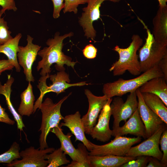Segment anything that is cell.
Listing matches in <instances>:
<instances>
[{
	"mask_svg": "<svg viewBox=\"0 0 167 167\" xmlns=\"http://www.w3.org/2000/svg\"><path fill=\"white\" fill-rule=\"evenodd\" d=\"M73 35V33L70 32L60 36V33L57 32L54 38L47 40L46 44L48 47L40 49L38 53V55L42 59L38 62L36 69L37 71L41 70L40 74L41 76L49 74L51 71V66L54 63H55V68L58 71H65L64 65L74 69L77 62L72 61V58L65 55L62 51L63 40Z\"/></svg>",
	"mask_w": 167,
	"mask_h": 167,
	"instance_id": "1",
	"label": "cell"
},
{
	"mask_svg": "<svg viewBox=\"0 0 167 167\" xmlns=\"http://www.w3.org/2000/svg\"><path fill=\"white\" fill-rule=\"evenodd\" d=\"M132 41L126 48H121L116 45L113 50L119 55L118 60L113 63L109 69L114 76L122 75L126 71L134 75H138L141 73L139 60L138 50L143 43V40L137 34L133 35Z\"/></svg>",
	"mask_w": 167,
	"mask_h": 167,
	"instance_id": "2",
	"label": "cell"
},
{
	"mask_svg": "<svg viewBox=\"0 0 167 167\" xmlns=\"http://www.w3.org/2000/svg\"><path fill=\"white\" fill-rule=\"evenodd\" d=\"M159 77H164V75L159 66L156 65L135 78L128 80L119 78L113 82L105 83L103 86L102 92L108 99L115 96L121 97L127 93L135 91L148 80Z\"/></svg>",
	"mask_w": 167,
	"mask_h": 167,
	"instance_id": "3",
	"label": "cell"
},
{
	"mask_svg": "<svg viewBox=\"0 0 167 167\" xmlns=\"http://www.w3.org/2000/svg\"><path fill=\"white\" fill-rule=\"evenodd\" d=\"M70 93L60 100L57 103H54L52 100L49 97L46 98L42 102L38 109L42 113V122L38 131H41L39 142L41 149L48 148L46 139L48 135L51 130L58 126L64 117L61 114L60 109L61 106L69 96Z\"/></svg>",
	"mask_w": 167,
	"mask_h": 167,
	"instance_id": "4",
	"label": "cell"
},
{
	"mask_svg": "<svg viewBox=\"0 0 167 167\" xmlns=\"http://www.w3.org/2000/svg\"><path fill=\"white\" fill-rule=\"evenodd\" d=\"M146 30L145 42L139 50V57L141 72H144L154 66L167 56V44L156 41L149 29L140 20Z\"/></svg>",
	"mask_w": 167,
	"mask_h": 167,
	"instance_id": "5",
	"label": "cell"
},
{
	"mask_svg": "<svg viewBox=\"0 0 167 167\" xmlns=\"http://www.w3.org/2000/svg\"><path fill=\"white\" fill-rule=\"evenodd\" d=\"M69 75L65 71H59L56 74H49L41 76L39 80L37 87L40 90L39 97L35 102L33 113L36 112L43 101L45 95L49 92L56 93L58 95L64 92L68 88L73 86H81L88 85L86 81L70 84Z\"/></svg>",
	"mask_w": 167,
	"mask_h": 167,
	"instance_id": "6",
	"label": "cell"
},
{
	"mask_svg": "<svg viewBox=\"0 0 167 167\" xmlns=\"http://www.w3.org/2000/svg\"><path fill=\"white\" fill-rule=\"evenodd\" d=\"M141 139V137L139 136L131 138L116 136L110 142L102 145L96 144L90 141L92 148L88 154L97 156L114 155L125 156L130 148L140 142Z\"/></svg>",
	"mask_w": 167,
	"mask_h": 167,
	"instance_id": "7",
	"label": "cell"
},
{
	"mask_svg": "<svg viewBox=\"0 0 167 167\" xmlns=\"http://www.w3.org/2000/svg\"><path fill=\"white\" fill-rule=\"evenodd\" d=\"M130 93L125 102L120 96H116L112 100L110 107L113 118L112 131L120 126L121 121L126 122L137 109L138 100L135 91Z\"/></svg>",
	"mask_w": 167,
	"mask_h": 167,
	"instance_id": "8",
	"label": "cell"
},
{
	"mask_svg": "<svg viewBox=\"0 0 167 167\" xmlns=\"http://www.w3.org/2000/svg\"><path fill=\"white\" fill-rule=\"evenodd\" d=\"M166 125L164 123L153 134L140 143L131 147L125 156H145L154 157L161 161L163 153L159 147V140L162 132L167 128Z\"/></svg>",
	"mask_w": 167,
	"mask_h": 167,
	"instance_id": "9",
	"label": "cell"
},
{
	"mask_svg": "<svg viewBox=\"0 0 167 167\" xmlns=\"http://www.w3.org/2000/svg\"><path fill=\"white\" fill-rule=\"evenodd\" d=\"M54 148H48L43 149H35L33 146L26 148L20 152L21 160L16 159L10 164L6 165L8 167H45L48 165L45 160V155L53 152Z\"/></svg>",
	"mask_w": 167,
	"mask_h": 167,
	"instance_id": "10",
	"label": "cell"
},
{
	"mask_svg": "<svg viewBox=\"0 0 167 167\" xmlns=\"http://www.w3.org/2000/svg\"><path fill=\"white\" fill-rule=\"evenodd\" d=\"M33 39L31 36L27 35V45L24 46H19L17 54L18 62L23 69L26 80L31 82L35 80L32 74V67L41 48V46L33 43Z\"/></svg>",
	"mask_w": 167,
	"mask_h": 167,
	"instance_id": "11",
	"label": "cell"
},
{
	"mask_svg": "<svg viewBox=\"0 0 167 167\" xmlns=\"http://www.w3.org/2000/svg\"><path fill=\"white\" fill-rule=\"evenodd\" d=\"M121 0H88L87 6L83 8L84 12L79 18V22L82 27L85 36L87 38L94 40L96 36V32L92 24L100 18V7L103 2L109 1L114 2Z\"/></svg>",
	"mask_w": 167,
	"mask_h": 167,
	"instance_id": "12",
	"label": "cell"
},
{
	"mask_svg": "<svg viewBox=\"0 0 167 167\" xmlns=\"http://www.w3.org/2000/svg\"><path fill=\"white\" fill-rule=\"evenodd\" d=\"M50 132L54 133L59 140L61 148L66 155H68L72 161L88 162V152L83 143H79L75 148L71 142L72 135L70 132L66 135L63 132L61 126H58L52 128Z\"/></svg>",
	"mask_w": 167,
	"mask_h": 167,
	"instance_id": "13",
	"label": "cell"
},
{
	"mask_svg": "<svg viewBox=\"0 0 167 167\" xmlns=\"http://www.w3.org/2000/svg\"><path fill=\"white\" fill-rule=\"evenodd\" d=\"M84 93L88 102L87 113L81 119L84 126L85 133L89 135L92 128L96 125L97 119L102 109L109 99L105 95L97 96L88 89H85Z\"/></svg>",
	"mask_w": 167,
	"mask_h": 167,
	"instance_id": "14",
	"label": "cell"
},
{
	"mask_svg": "<svg viewBox=\"0 0 167 167\" xmlns=\"http://www.w3.org/2000/svg\"><path fill=\"white\" fill-rule=\"evenodd\" d=\"M135 92L138 100L137 109L144 125L148 138L165 123L145 104L139 88L136 90Z\"/></svg>",
	"mask_w": 167,
	"mask_h": 167,
	"instance_id": "15",
	"label": "cell"
},
{
	"mask_svg": "<svg viewBox=\"0 0 167 167\" xmlns=\"http://www.w3.org/2000/svg\"><path fill=\"white\" fill-rule=\"evenodd\" d=\"M112 100V98L109 99L99 114L97 123L92 128L89 134L93 139L101 142L109 141L112 136V130L109 127L111 115L110 104Z\"/></svg>",
	"mask_w": 167,
	"mask_h": 167,
	"instance_id": "16",
	"label": "cell"
},
{
	"mask_svg": "<svg viewBox=\"0 0 167 167\" xmlns=\"http://www.w3.org/2000/svg\"><path fill=\"white\" fill-rule=\"evenodd\" d=\"M63 122L59 125L62 127H67L75 137V141H81L90 151L92 147L90 140L87 139L85 135V130L81 114L79 111L75 113L66 116L63 119Z\"/></svg>",
	"mask_w": 167,
	"mask_h": 167,
	"instance_id": "17",
	"label": "cell"
},
{
	"mask_svg": "<svg viewBox=\"0 0 167 167\" xmlns=\"http://www.w3.org/2000/svg\"><path fill=\"white\" fill-rule=\"evenodd\" d=\"M125 122L122 126H119L115 131H112V136L115 137L131 134L142 137L145 139L148 138L144 125L137 109Z\"/></svg>",
	"mask_w": 167,
	"mask_h": 167,
	"instance_id": "18",
	"label": "cell"
},
{
	"mask_svg": "<svg viewBox=\"0 0 167 167\" xmlns=\"http://www.w3.org/2000/svg\"><path fill=\"white\" fill-rule=\"evenodd\" d=\"M136 158V157L114 155L88 156L90 167H121L123 164Z\"/></svg>",
	"mask_w": 167,
	"mask_h": 167,
	"instance_id": "19",
	"label": "cell"
},
{
	"mask_svg": "<svg viewBox=\"0 0 167 167\" xmlns=\"http://www.w3.org/2000/svg\"><path fill=\"white\" fill-rule=\"evenodd\" d=\"M152 35L157 42L167 44V7H159L152 21Z\"/></svg>",
	"mask_w": 167,
	"mask_h": 167,
	"instance_id": "20",
	"label": "cell"
},
{
	"mask_svg": "<svg viewBox=\"0 0 167 167\" xmlns=\"http://www.w3.org/2000/svg\"><path fill=\"white\" fill-rule=\"evenodd\" d=\"M167 81L164 77H155L145 83L139 89L142 93H150L156 95L167 106Z\"/></svg>",
	"mask_w": 167,
	"mask_h": 167,
	"instance_id": "21",
	"label": "cell"
},
{
	"mask_svg": "<svg viewBox=\"0 0 167 167\" xmlns=\"http://www.w3.org/2000/svg\"><path fill=\"white\" fill-rule=\"evenodd\" d=\"M22 36L21 33H18L15 37L0 45V53L7 56L17 72H19L21 70L20 66L18 61L17 54L19 49V42Z\"/></svg>",
	"mask_w": 167,
	"mask_h": 167,
	"instance_id": "22",
	"label": "cell"
},
{
	"mask_svg": "<svg viewBox=\"0 0 167 167\" xmlns=\"http://www.w3.org/2000/svg\"><path fill=\"white\" fill-rule=\"evenodd\" d=\"M141 93L145 104L167 125V108L162 101L154 94L148 92Z\"/></svg>",
	"mask_w": 167,
	"mask_h": 167,
	"instance_id": "23",
	"label": "cell"
},
{
	"mask_svg": "<svg viewBox=\"0 0 167 167\" xmlns=\"http://www.w3.org/2000/svg\"><path fill=\"white\" fill-rule=\"evenodd\" d=\"M20 98V103L18 109V113L22 116H30L33 113L35 100L31 82H28L27 88L21 93Z\"/></svg>",
	"mask_w": 167,
	"mask_h": 167,
	"instance_id": "24",
	"label": "cell"
},
{
	"mask_svg": "<svg viewBox=\"0 0 167 167\" xmlns=\"http://www.w3.org/2000/svg\"><path fill=\"white\" fill-rule=\"evenodd\" d=\"M7 81L3 85L0 82V95L4 96L10 111L12 114L15 120L17 121L20 118L21 116L15 109L10 99L12 91L11 86L14 82V79L11 75H7Z\"/></svg>",
	"mask_w": 167,
	"mask_h": 167,
	"instance_id": "25",
	"label": "cell"
},
{
	"mask_svg": "<svg viewBox=\"0 0 167 167\" xmlns=\"http://www.w3.org/2000/svg\"><path fill=\"white\" fill-rule=\"evenodd\" d=\"M49 153L46 154L45 157V159L47 160V167H58L70 163L60 147Z\"/></svg>",
	"mask_w": 167,
	"mask_h": 167,
	"instance_id": "26",
	"label": "cell"
},
{
	"mask_svg": "<svg viewBox=\"0 0 167 167\" xmlns=\"http://www.w3.org/2000/svg\"><path fill=\"white\" fill-rule=\"evenodd\" d=\"M19 144L14 142L7 151L0 155V163L10 164L15 160L20 158Z\"/></svg>",
	"mask_w": 167,
	"mask_h": 167,
	"instance_id": "27",
	"label": "cell"
},
{
	"mask_svg": "<svg viewBox=\"0 0 167 167\" xmlns=\"http://www.w3.org/2000/svg\"><path fill=\"white\" fill-rule=\"evenodd\" d=\"M5 12L0 11V45L4 44L13 37L11 35V32L9 30L7 22L4 17H2Z\"/></svg>",
	"mask_w": 167,
	"mask_h": 167,
	"instance_id": "28",
	"label": "cell"
},
{
	"mask_svg": "<svg viewBox=\"0 0 167 167\" xmlns=\"http://www.w3.org/2000/svg\"><path fill=\"white\" fill-rule=\"evenodd\" d=\"M64 13L73 12L75 14L77 13V7L79 5L85 4L88 2V0H64Z\"/></svg>",
	"mask_w": 167,
	"mask_h": 167,
	"instance_id": "29",
	"label": "cell"
},
{
	"mask_svg": "<svg viewBox=\"0 0 167 167\" xmlns=\"http://www.w3.org/2000/svg\"><path fill=\"white\" fill-rule=\"evenodd\" d=\"M149 156H141L136 158L122 165L121 167H145L149 161Z\"/></svg>",
	"mask_w": 167,
	"mask_h": 167,
	"instance_id": "30",
	"label": "cell"
},
{
	"mask_svg": "<svg viewBox=\"0 0 167 167\" xmlns=\"http://www.w3.org/2000/svg\"><path fill=\"white\" fill-rule=\"evenodd\" d=\"M159 144L162 152L163 156L161 162L167 165V129L164 130L162 132L159 140Z\"/></svg>",
	"mask_w": 167,
	"mask_h": 167,
	"instance_id": "31",
	"label": "cell"
},
{
	"mask_svg": "<svg viewBox=\"0 0 167 167\" xmlns=\"http://www.w3.org/2000/svg\"><path fill=\"white\" fill-rule=\"evenodd\" d=\"M53 2L54 10L53 16L54 19H57L60 16L61 10L64 7V0H51Z\"/></svg>",
	"mask_w": 167,
	"mask_h": 167,
	"instance_id": "32",
	"label": "cell"
},
{
	"mask_svg": "<svg viewBox=\"0 0 167 167\" xmlns=\"http://www.w3.org/2000/svg\"><path fill=\"white\" fill-rule=\"evenodd\" d=\"M97 49L92 44L87 45L83 50L84 56L88 59H93L97 54Z\"/></svg>",
	"mask_w": 167,
	"mask_h": 167,
	"instance_id": "33",
	"label": "cell"
},
{
	"mask_svg": "<svg viewBox=\"0 0 167 167\" xmlns=\"http://www.w3.org/2000/svg\"><path fill=\"white\" fill-rule=\"evenodd\" d=\"M0 6L2 7L1 10L4 12L6 10L16 11L17 10L15 0H0Z\"/></svg>",
	"mask_w": 167,
	"mask_h": 167,
	"instance_id": "34",
	"label": "cell"
},
{
	"mask_svg": "<svg viewBox=\"0 0 167 167\" xmlns=\"http://www.w3.org/2000/svg\"><path fill=\"white\" fill-rule=\"evenodd\" d=\"M0 122L8 124L13 125L15 122L11 119L7 113L5 112V109L0 105Z\"/></svg>",
	"mask_w": 167,
	"mask_h": 167,
	"instance_id": "35",
	"label": "cell"
},
{
	"mask_svg": "<svg viewBox=\"0 0 167 167\" xmlns=\"http://www.w3.org/2000/svg\"><path fill=\"white\" fill-rule=\"evenodd\" d=\"M14 67L11 62L8 59L0 60V75L3 72L12 70Z\"/></svg>",
	"mask_w": 167,
	"mask_h": 167,
	"instance_id": "36",
	"label": "cell"
},
{
	"mask_svg": "<svg viewBox=\"0 0 167 167\" xmlns=\"http://www.w3.org/2000/svg\"><path fill=\"white\" fill-rule=\"evenodd\" d=\"M167 165L162 163L156 158L149 156V161L146 167H166Z\"/></svg>",
	"mask_w": 167,
	"mask_h": 167,
	"instance_id": "37",
	"label": "cell"
},
{
	"mask_svg": "<svg viewBox=\"0 0 167 167\" xmlns=\"http://www.w3.org/2000/svg\"><path fill=\"white\" fill-rule=\"evenodd\" d=\"M158 66L162 72L164 77L167 81V56L160 61Z\"/></svg>",
	"mask_w": 167,
	"mask_h": 167,
	"instance_id": "38",
	"label": "cell"
},
{
	"mask_svg": "<svg viewBox=\"0 0 167 167\" xmlns=\"http://www.w3.org/2000/svg\"><path fill=\"white\" fill-rule=\"evenodd\" d=\"M66 167H90L89 163L73 161L66 166Z\"/></svg>",
	"mask_w": 167,
	"mask_h": 167,
	"instance_id": "39",
	"label": "cell"
},
{
	"mask_svg": "<svg viewBox=\"0 0 167 167\" xmlns=\"http://www.w3.org/2000/svg\"><path fill=\"white\" fill-rule=\"evenodd\" d=\"M159 2V7H167L166 2L167 0H157Z\"/></svg>",
	"mask_w": 167,
	"mask_h": 167,
	"instance_id": "40",
	"label": "cell"
}]
</instances>
